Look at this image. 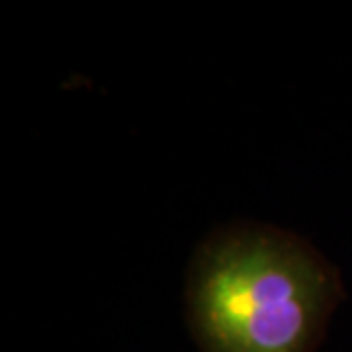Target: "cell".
I'll list each match as a JSON object with an SVG mask.
<instances>
[{
  "mask_svg": "<svg viewBox=\"0 0 352 352\" xmlns=\"http://www.w3.org/2000/svg\"><path fill=\"white\" fill-rule=\"evenodd\" d=\"M336 300L339 279L318 252L274 229L222 231L190 270L204 352H314Z\"/></svg>",
  "mask_w": 352,
  "mask_h": 352,
  "instance_id": "obj_1",
  "label": "cell"
}]
</instances>
